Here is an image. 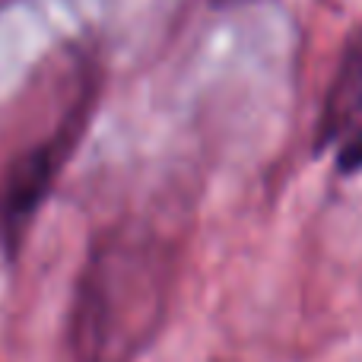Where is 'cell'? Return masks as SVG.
<instances>
[{
	"mask_svg": "<svg viewBox=\"0 0 362 362\" xmlns=\"http://www.w3.org/2000/svg\"><path fill=\"white\" fill-rule=\"evenodd\" d=\"M178 238L121 216L93 235L76 270L64 362H137L156 344L178 286Z\"/></svg>",
	"mask_w": 362,
	"mask_h": 362,
	"instance_id": "obj_1",
	"label": "cell"
},
{
	"mask_svg": "<svg viewBox=\"0 0 362 362\" xmlns=\"http://www.w3.org/2000/svg\"><path fill=\"white\" fill-rule=\"evenodd\" d=\"M102 86L105 80L99 64H83L76 70L74 95L67 108L57 115L54 127L25 150H19L0 172V257L6 264L19 261L38 213L45 210L64 169L80 150L99 108Z\"/></svg>",
	"mask_w": 362,
	"mask_h": 362,
	"instance_id": "obj_2",
	"label": "cell"
},
{
	"mask_svg": "<svg viewBox=\"0 0 362 362\" xmlns=\"http://www.w3.org/2000/svg\"><path fill=\"white\" fill-rule=\"evenodd\" d=\"M362 124V23L350 32L315 121V153L337 146Z\"/></svg>",
	"mask_w": 362,
	"mask_h": 362,
	"instance_id": "obj_3",
	"label": "cell"
},
{
	"mask_svg": "<svg viewBox=\"0 0 362 362\" xmlns=\"http://www.w3.org/2000/svg\"><path fill=\"white\" fill-rule=\"evenodd\" d=\"M356 172H362V124L337 144V175L346 178Z\"/></svg>",
	"mask_w": 362,
	"mask_h": 362,
	"instance_id": "obj_4",
	"label": "cell"
},
{
	"mask_svg": "<svg viewBox=\"0 0 362 362\" xmlns=\"http://www.w3.org/2000/svg\"><path fill=\"white\" fill-rule=\"evenodd\" d=\"M245 4H255V0H210V6H216V10H232V6H245Z\"/></svg>",
	"mask_w": 362,
	"mask_h": 362,
	"instance_id": "obj_5",
	"label": "cell"
}]
</instances>
